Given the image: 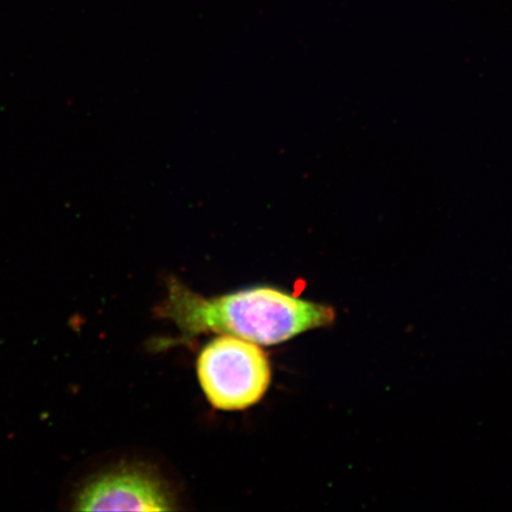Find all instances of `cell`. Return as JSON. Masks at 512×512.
<instances>
[{
  "label": "cell",
  "instance_id": "1",
  "mask_svg": "<svg viewBox=\"0 0 512 512\" xmlns=\"http://www.w3.org/2000/svg\"><path fill=\"white\" fill-rule=\"evenodd\" d=\"M185 337L217 332L256 344L274 345L335 322L331 306L309 302L278 288L259 286L226 296L204 298L171 280L158 307Z\"/></svg>",
  "mask_w": 512,
  "mask_h": 512
},
{
  "label": "cell",
  "instance_id": "2",
  "mask_svg": "<svg viewBox=\"0 0 512 512\" xmlns=\"http://www.w3.org/2000/svg\"><path fill=\"white\" fill-rule=\"evenodd\" d=\"M197 374L216 409L242 411L258 403L270 387L271 364L259 344L222 335L201 351Z\"/></svg>",
  "mask_w": 512,
  "mask_h": 512
},
{
  "label": "cell",
  "instance_id": "3",
  "mask_svg": "<svg viewBox=\"0 0 512 512\" xmlns=\"http://www.w3.org/2000/svg\"><path fill=\"white\" fill-rule=\"evenodd\" d=\"M175 497L151 466L123 463L83 480L72 496L75 511H170Z\"/></svg>",
  "mask_w": 512,
  "mask_h": 512
}]
</instances>
